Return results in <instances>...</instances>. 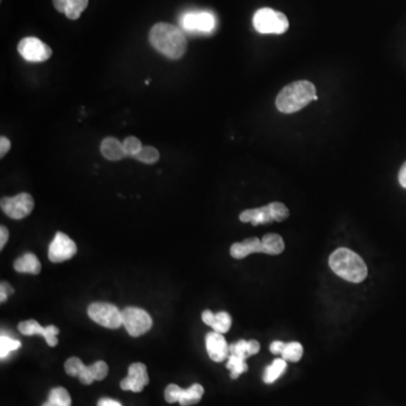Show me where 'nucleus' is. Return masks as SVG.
<instances>
[{
	"instance_id": "35",
	"label": "nucleus",
	"mask_w": 406,
	"mask_h": 406,
	"mask_svg": "<svg viewBox=\"0 0 406 406\" xmlns=\"http://www.w3.org/2000/svg\"><path fill=\"white\" fill-rule=\"evenodd\" d=\"M9 149H11V141H9V138H0V157L4 158L5 155L9 153Z\"/></svg>"
},
{
	"instance_id": "15",
	"label": "nucleus",
	"mask_w": 406,
	"mask_h": 406,
	"mask_svg": "<svg viewBox=\"0 0 406 406\" xmlns=\"http://www.w3.org/2000/svg\"><path fill=\"white\" fill-rule=\"evenodd\" d=\"M202 321L208 327H212L214 332L227 333L231 327V316L226 312L214 314L212 310H204L202 313Z\"/></svg>"
},
{
	"instance_id": "34",
	"label": "nucleus",
	"mask_w": 406,
	"mask_h": 406,
	"mask_svg": "<svg viewBox=\"0 0 406 406\" xmlns=\"http://www.w3.org/2000/svg\"><path fill=\"white\" fill-rule=\"evenodd\" d=\"M14 294V288L9 282H1L0 285V302L1 304L7 302L9 297Z\"/></svg>"
},
{
	"instance_id": "1",
	"label": "nucleus",
	"mask_w": 406,
	"mask_h": 406,
	"mask_svg": "<svg viewBox=\"0 0 406 406\" xmlns=\"http://www.w3.org/2000/svg\"><path fill=\"white\" fill-rule=\"evenodd\" d=\"M149 42L158 53L172 60L181 59L187 53V38L175 25L157 23L149 32Z\"/></svg>"
},
{
	"instance_id": "39",
	"label": "nucleus",
	"mask_w": 406,
	"mask_h": 406,
	"mask_svg": "<svg viewBox=\"0 0 406 406\" xmlns=\"http://www.w3.org/2000/svg\"><path fill=\"white\" fill-rule=\"evenodd\" d=\"M398 181L401 184L404 189H406V162L402 165L401 170H400V173H398Z\"/></svg>"
},
{
	"instance_id": "7",
	"label": "nucleus",
	"mask_w": 406,
	"mask_h": 406,
	"mask_svg": "<svg viewBox=\"0 0 406 406\" xmlns=\"http://www.w3.org/2000/svg\"><path fill=\"white\" fill-rule=\"evenodd\" d=\"M0 206H1V210L9 217L20 220L28 217V214L33 212L34 199L28 193H20L13 198L1 199Z\"/></svg>"
},
{
	"instance_id": "28",
	"label": "nucleus",
	"mask_w": 406,
	"mask_h": 406,
	"mask_svg": "<svg viewBox=\"0 0 406 406\" xmlns=\"http://www.w3.org/2000/svg\"><path fill=\"white\" fill-rule=\"evenodd\" d=\"M160 157V151L151 146H147V147H143V149L133 158L143 164L151 165L158 162Z\"/></svg>"
},
{
	"instance_id": "30",
	"label": "nucleus",
	"mask_w": 406,
	"mask_h": 406,
	"mask_svg": "<svg viewBox=\"0 0 406 406\" xmlns=\"http://www.w3.org/2000/svg\"><path fill=\"white\" fill-rule=\"evenodd\" d=\"M122 143H124V151H126V157H135L136 155L143 149V143H141V141H139L138 138L133 137V136L126 138Z\"/></svg>"
},
{
	"instance_id": "3",
	"label": "nucleus",
	"mask_w": 406,
	"mask_h": 406,
	"mask_svg": "<svg viewBox=\"0 0 406 406\" xmlns=\"http://www.w3.org/2000/svg\"><path fill=\"white\" fill-rule=\"evenodd\" d=\"M316 87L308 80H298L285 86L275 99L278 110L282 113L298 112L307 106L315 97Z\"/></svg>"
},
{
	"instance_id": "4",
	"label": "nucleus",
	"mask_w": 406,
	"mask_h": 406,
	"mask_svg": "<svg viewBox=\"0 0 406 406\" xmlns=\"http://www.w3.org/2000/svg\"><path fill=\"white\" fill-rule=\"evenodd\" d=\"M254 28L261 34H283L288 31L289 21L283 13L271 9H261L253 18Z\"/></svg>"
},
{
	"instance_id": "6",
	"label": "nucleus",
	"mask_w": 406,
	"mask_h": 406,
	"mask_svg": "<svg viewBox=\"0 0 406 406\" xmlns=\"http://www.w3.org/2000/svg\"><path fill=\"white\" fill-rule=\"evenodd\" d=\"M122 325L132 338H138L153 327V319L145 309L126 307L122 310Z\"/></svg>"
},
{
	"instance_id": "38",
	"label": "nucleus",
	"mask_w": 406,
	"mask_h": 406,
	"mask_svg": "<svg viewBox=\"0 0 406 406\" xmlns=\"http://www.w3.org/2000/svg\"><path fill=\"white\" fill-rule=\"evenodd\" d=\"M97 406H122V404L112 398H101Z\"/></svg>"
},
{
	"instance_id": "21",
	"label": "nucleus",
	"mask_w": 406,
	"mask_h": 406,
	"mask_svg": "<svg viewBox=\"0 0 406 406\" xmlns=\"http://www.w3.org/2000/svg\"><path fill=\"white\" fill-rule=\"evenodd\" d=\"M262 253L269 256H279L285 250L282 237L278 234H268L262 238Z\"/></svg>"
},
{
	"instance_id": "31",
	"label": "nucleus",
	"mask_w": 406,
	"mask_h": 406,
	"mask_svg": "<svg viewBox=\"0 0 406 406\" xmlns=\"http://www.w3.org/2000/svg\"><path fill=\"white\" fill-rule=\"evenodd\" d=\"M269 206L270 209H271L272 217H273L275 221L281 223V221H285V219H288L289 210L283 203L272 202L270 203Z\"/></svg>"
},
{
	"instance_id": "23",
	"label": "nucleus",
	"mask_w": 406,
	"mask_h": 406,
	"mask_svg": "<svg viewBox=\"0 0 406 406\" xmlns=\"http://www.w3.org/2000/svg\"><path fill=\"white\" fill-rule=\"evenodd\" d=\"M42 406H72V397L63 387H55L50 392L48 402Z\"/></svg>"
},
{
	"instance_id": "13",
	"label": "nucleus",
	"mask_w": 406,
	"mask_h": 406,
	"mask_svg": "<svg viewBox=\"0 0 406 406\" xmlns=\"http://www.w3.org/2000/svg\"><path fill=\"white\" fill-rule=\"evenodd\" d=\"M183 28L187 31H198V32H212L216 25L214 15L207 11H197L184 15L182 20Z\"/></svg>"
},
{
	"instance_id": "14",
	"label": "nucleus",
	"mask_w": 406,
	"mask_h": 406,
	"mask_svg": "<svg viewBox=\"0 0 406 406\" xmlns=\"http://www.w3.org/2000/svg\"><path fill=\"white\" fill-rule=\"evenodd\" d=\"M239 220L243 223H251L253 226L266 225L275 221L272 217L269 204L261 208L248 209L239 214Z\"/></svg>"
},
{
	"instance_id": "22",
	"label": "nucleus",
	"mask_w": 406,
	"mask_h": 406,
	"mask_svg": "<svg viewBox=\"0 0 406 406\" xmlns=\"http://www.w3.org/2000/svg\"><path fill=\"white\" fill-rule=\"evenodd\" d=\"M204 394V390L200 384H193L187 390H182L181 396H180V405L191 406L199 403Z\"/></svg>"
},
{
	"instance_id": "27",
	"label": "nucleus",
	"mask_w": 406,
	"mask_h": 406,
	"mask_svg": "<svg viewBox=\"0 0 406 406\" xmlns=\"http://www.w3.org/2000/svg\"><path fill=\"white\" fill-rule=\"evenodd\" d=\"M226 367L231 371V377L233 379L238 378L242 373H246L247 369H248V366L245 363L244 359L233 356V354L228 357V363Z\"/></svg>"
},
{
	"instance_id": "19",
	"label": "nucleus",
	"mask_w": 406,
	"mask_h": 406,
	"mask_svg": "<svg viewBox=\"0 0 406 406\" xmlns=\"http://www.w3.org/2000/svg\"><path fill=\"white\" fill-rule=\"evenodd\" d=\"M14 269L20 273H30V275H39L42 266L39 258L33 253H26L24 256L17 258L14 262Z\"/></svg>"
},
{
	"instance_id": "40",
	"label": "nucleus",
	"mask_w": 406,
	"mask_h": 406,
	"mask_svg": "<svg viewBox=\"0 0 406 406\" xmlns=\"http://www.w3.org/2000/svg\"><path fill=\"white\" fill-rule=\"evenodd\" d=\"M53 6L55 9L59 11V13H63L65 14V11H66L67 0H53Z\"/></svg>"
},
{
	"instance_id": "20",
	"label": "nucleus",
	"mask_w": 406,
	"mask_h": 406,
	"mask_svg": "<svg viewBox=\"0 0 406 406\" xmlns=\"http://www.w3.org/2000/svg\"><path fill=\"white\" fill-rule=\"evenodd\" d=\"M260 349H261V346H260L258 341L241 340L236 342V344L229 346V356L233 354V356L246 360L247 358L252 357L254 354H258Z\"/></svg>"
},
{
	"instance_id": "32",
	"label": "nucleus",
	"mask_w": 406,
	"mask_h": 406,
	"mask_svg": "<svg viewBox=\"0 0 406 406\" xmlns=\"http://www.w3.org/2000/svg\"><path fill=\"white\" fill-rule=\"evenodd\" d=\"M84 367H85V365H84L82 360L76 357L70 358L65 363V371H66L67 375L72 377L79 376V373H82Z\"/></svg>"
},
{
	"instance_id": "17",
	"label": "nucleus",
	"mask_w": 406,
	"mask_h": 406,
	"mask_svg": "<svg viewBox=\"0 0 406 406\" xmlns=\"http://www.w3.org/2000/svg\"><path fill=\"white\" fill-rule=\"evenodd\" d=\"M253 253H262V242L256 237L245 239L241 243H235L231 247V256L237 260H242Z\"/></svg>"
},
{
	"instance_id": "37",
	"label": "nucleus",
	"mask_w": 406,
	"mask_h": 406,
	"mask_svg": "<svg viewBox=\"0 0 406 406\" xmlns=\"http://www.w3.org/2000/svg\"><path fill=\"white\" fill-rule=\"evenodd\" d=\"M285 344L281 341H275L272 342L271 346H270V351L273 354H281L283 348H285Z\"/></svg>"
},
{
	"instance_id": "26",
	"label": "nucleus",
	"mask_w": 406,
	"mask_h": 406,
	"mask_svg": "<svg viewBox=\"0 0 406 406\" xmlns=\"http://www.w3.org/2000/svg\"><path fill=\"white\" fill-rule=\"evenodd\" d=\"M87 6L88 0H67L65 14L69 20H78L82 11L87 9Z\"/></svg>"
},
{
	"instance_id": "5",
	"label": "nucleus",
	"mask_w": 406,
	"mask_h": 406,
	"mask_svg": "<svg viewBox=\"0 0 406 406\" xmlns=\"http://www.w3.org/2000/svg\"><path fill=\"white\" fill-rule=\"evenodd\" d=\"M88 316L106 329H116L122 325V312L109 302H93L88 306Z\"/></svg>"
},
{
	"instance_id": "24",
	"label": "nucleus",
	"mask_w": 406,
	"mask_h": 406,
	"mask_svg": "<svg viewBox=\"0 0 406 406\" xmlns=\"http://www.w3.org/2000/svg\"><path fill=\"white\" fill-rule=\"evenodd\" d=\"M287 369L285 359H275L264 371L263 380L265 384H273Z\"/></svg>"
},
{
	"instance_id": "29",
	"label": "nucleus",
	"mask_w": 406,
	"mask_h": 406,
	"mask_svg": "<svg viewBox=\"0 0 406 406\" xmlns=\"http://www.w3.org/2000/svg\"><path fill=\"white\" fill-rule=\"evenodd\" d=\"M22 346L20 341L9 338L7 335L0 336V358L5 359L11 352L16 351Z\"/></svg>"
},
{
	"instance_id": "8",
	"label": "nucleus",
	"mask_w": 406,
	"mask_h": 406,
	"mask_svg": "<svg viewBox=\"0 0 406 406\" xmlns=\"http://www.w3.org/2000/svg\"><path fill=\"white\" fill-rule=\"evenodd\" d=\"M17 50L23 58L30 62H43L53 55V49L33 36L21 40Z\"/></svg>"
},
{
	"instance_id": "9",
	"label": "nucleus",
	"mask_w": 406,
	"mask_h": 406,
	"mask_svg": "<svg viewBox=\"0 0 406 406\" xmlns=\"http://www.w3.org/2000/svg\"><path fill=\"white\" fill-rule=\"evenodd\" d=\"M76 253H77V245L75 244L74 241L68 235L58 231L50 244L48 256L50 261L53 263H61L74 258Z\"/></svg>"
},
{
	"instance_id": "25",
	"label": "nucleus",
	"mask_w": 406,
	"mask_h": 406,
	"mask_svg": "<svg viewBox=\"0 0 406 406\" xmlns=\"http://www.w3.org/2000/svg\"><path fill=\"white\" fill-rule=\"evenodd\" d=\"M304 349L300 342H290L285 344L281 356L285 361H291V363H298L302 359Z\"/></svg>"
},
{
	"instance_id": "36",
	"label": "nucleus",
	"mask_w": 406,
	"mask_h": 406,
	"mask_svg": "<svg viewBox=\"0 0 406 406\" xmlns=\"http://www.w3.org/2000/svg\"><path fill=\"white\" fill-rule=\"evenodd\" d=\"M9 229L5 226L0 227V250H3L6 243L9 242Z\"/></svg>"
},
{
	"instance_id": "33",
	"label": "nucleus",
	"mask_w": 406,
	"mask_h": 406,
	"mask_svg": "<svg viewBox=\"0 0 406 406\" xmlns=\"http://www.w3.org/2000/svg\"><path fill=\"white\" fill-rule=\"evenodd\" d=\"M182 390L181 387L175 384H170L166 387L165 390V400L168 403H176L180 401V396H181Z\"/></svg>"
},
{
	"instance_id": "12",
	"label": "nucleus",
	"mask_w": 406,
	"mask_h": 406,
	"mask_svg": "<svg viewBox=\"0 0 406 406\" xmlns=\"http://www.w3.org/2000/svg\"><path fill=\"white\" fill-rule=\"evenodd\" d=\"M207 352L214 363H221L229 357V346L221 333H208L206 336Z\"/></svg>"
},
{
	"instance_id": "16",
	"label": "nucleus",
	"mask_w": 406,
	"mask_h": 406,
	"mask_svg": "<svg viewBox=\"0 0 406 406\" xmlns=\"http://www.w3.org/2000/svg\"><path fill=\"white\" fill-rule=\"evenodd\" d=\"M109 373V366L104 361H97L91 366H85L79 373L80 383L84 385H91L95 380H103Z\"/></svg>"
},
{
	"instance_id": "18",
	"label": "nucleus",
	"mask_w": 406,
	"mask_h": 406,
	"mask_svg": "<svg viewBox=\"0 0 406 406\" xmlns=\"http://www.w3.org/2000/svg\"><path fill=\"white\" fill-rule=\"evenodd\" d=\"M101 153L104 158L111 162H118L126 157L124 143L113 137L105 138L104 141H102Z\"/></svg>"
},
{
	"instance_id": "2",
	"label": "nucleus",
	"mask_w": 406,
	"mask_h": 406,
	"mask_svg": "<svg viewBox=\"0 0 406 406\" xmlns=\"http://www.w3.org/2000/svg\"><path fill=\"white\" fill-rule=\"evenodd\" d=\"M329 266L335 275L352 283H360L368 275L367 265L357 253L341 247L329 256Z\"/></svg>"
},
{
	"instance_id": "10",
	"label": "nucleus",
	"mask_w": 406,
	"mask_h": 406,
	"mask_svg": "<svg viewBox=\"0 0 406 406\" xmlns=\"http://www.w3.org/2000/svg\"><path fill=\"white\" fill-rule=\"evenodd\" d=\"M149 384L148 373L147 367L143 363H132L129 367L128 376L120 383L124 390H131V392H143L145 386Z\"/></svg>"
},
{
	"instance_id": "11",
	"label": "nucleus",
	"mask_w": 406,
	"mask_h": 406,
	"mask_svg": "<svg viewBox=\"0 0 406 406\" xmlns=\"http://www.w3.org/2000/svg\"><path fill=\"white\" fill-rule=\"evenodd\" d=\"M18 331L21 334L28 335H41L47 341L48 346H55L58 344V339L57 335L59 334L58 327L55 325H49L47 327H42L38 322L34 319L30 321L21 322L18 324Z\"/></svg>"
}]
</instances>
